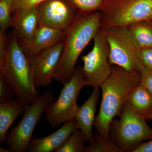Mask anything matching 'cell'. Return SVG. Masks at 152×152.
I'll return each instance as SVG.
<instances>
[{"instance_id":"cell-1","label":"cell","mask_w":152,"mask_h":152,"mask_svg":"<svg viewBox=\"0 0 152 152\" xmlns=\"http://www.w3.org/2000/svg\"><path fill=\"white\" fill-rule=\"evenodd\" d=\"M110 75L101 85L102 101L94 127L102 137L110 140V130L114 118L120 117L129 94L140 84L139 71H128L117 65L112 66Z\"/></svg>"},{"instance_id":"cell-2","label":"cell","mask_w":152,"mask_h":152,"mask_svg":"<svg viewBox=\"0 0 152 152\" xmlns=\"http://www.w3.org/2000/svg\"><path fill=\"white\" fill-rule=\"evenodd\" d=\"M101 28L100 11L90 13L78 12L65 32L62 53L54 80L63 85L71 80L79 56Z\"/></svg>"},{"instance_id":"cell-3","label":"cell","mask_w":152,"mask_h":152,"mask_svg":"<svg viewBox=\"0 0 152 152\" xmlns=\"http://www.w3.org/2000/svg\"><path fill=\"white\" fill-rule=\"evenodd\" d=\"M0 74L10 86L14 96L26 107L39 96L34 84L31 58L20 45L13 31L8 35L7 56L0 65Z\"/></svg>"},{"instance_id":"cell-4","label":"cell","mask_w":152,"mask_h":152,"mask_svg":"<svg viewBox=\"0 0 152 152\" xmlns=\"http://www.w3.org/2000/svg\"><path fill=\"white\" fill-rule=\"evenodd\" d=\"M120 117L112 122L110 134L112 141L122 152H132L144 141L152 140V128L147 120L126 103Z\"/></svg>"},{"instance_id":"cell-5","label":"cell","mask_w":152,"mask_h":152,"mask_svg":"<svg viewBox=\"0 0 152 152\" xmlns=\"http://www.w3.org/2000/svg\"><path fill=\"white\" fill-rule=\"evenodd\" d=\"M54 101L53 93L47 91L26 108L20 122L7 135L5 142L10 152L27 151L33 137L34 130Z\"/></svg>"},{"instance_id":"cell-6","label":"cell","mask_w":152,"mask_h":152,"mask_svg":"<svg viewBox=\"0 0 152 152\" xmlns=\"http://www.w3.org/2000/svg\"><path fill=\"white\" fill-rule=\"evenodd\" d=\"M101 28L152 20V0H108L100 11Z\"/></svg>"},{"instance_id":"cell-7","label":"cell","mask_w":152,"mask_h":152,"mask_svg":"<svg viewBox=\"0 0 152 152\" xmlns=\"http://www.w3.org/2000/svg\"><path fill=\"white\" fill-rule=\"evenodd\" d=\"M86 86L82 67L77 66L72 78L64 85L57 100L50 104L45 113V119L51 127H57L75 118L80 107L77 104L78 96Z\"/></svg>"},{"instance_id":"cell-8","label":"cell","mask_w":152,"mask_h":152,"mask_svg":"<svg viewBox=\"0 0 152 152\" xmlns=\"http://www.w3.org/2000/svg\"><path fill=\"white\" fill-rule=\"evenodd\" d=\"M103 30L110 49V64L130 72L139 71L141 63L137 53L140 48L128 27H113Z\"/></svg>"},{"instance_id":"cell-9","label":"cell","mask_w":152,"mask_h":152,"mask_svg":"<svg viewBox=\"0 0 152 152\" xmlns=\"http://www.w3.org/2000/svg\"><path fill=\"white\" fill-rule=\"evenodd\" d=\"M92 49L82 57V67L86 86L100 88L112 73L113 67L109 61V46L104 31L101 28L94 38Z\"/></svg>"},{"instance_id":"cell-10","label":"cell","mask_w":152,"mask_h":152,"mask_svg":"<svg viewBox=\"0 0 152 152\" xmlns=\"http://www.w3.org/2000/svg\"><path fill=\"white\" fill-rule=\"evenodd\" d=\"M39 26L66 31L78 12L68 0H46L37 7Z\"/></svg>"},{"instance_id":"cell-11","label":"cell","mask_w":152,"mask_h":152,"mask_svg":"<svg viewBox=\"0 0 152 152\" xmlns=\"http://www.w3.org/2000/svg\"><path fill=\"white\" fill-rule=\"evenodd\" d=\"M63 49V40L31 58L36 88L48 87L56 75Z\"/></svg>"},{"instance_id":"cell-12","label":"cell","mask_w":152,"mask_h":152,"mask_svg":"<svg viewBox=\"0 0 152 152\" xmlns=\"http://www.w3.org/2000/svg\"><path fill=\"white\" fill-rule=\"evenodd\" d=\"M11 26L20 45L28 54L39 26L37 7L19 9L12 13Z\"/></svg>"},{"instance_id":"cell-13","label":"cell","mask_w":152,"mask_h":152,"mask_svg":"<svg viewBox=\"0 0 152 152\" xmlns=\"http://www.w3.org/2000/svg\"><path fill=\"white\" fill-rule=\"evenodd\" d=\"M77 129L76 120L73 119L63 124L62 126L49 135L41 138L33 137L27 152H55Z\"/></svg>"},{"instance_id":"cell-14","label":"cell","mask_w":152,"mask_h":152,"mask_svg":"<svg viewBox=\"0 0 152 152\" xmlns=\"http://www.w3.org/2000/svg\"><path fill=\"white\" fill-rule=\"evenodd\" d=\"M91 94L81 107L75 119L77 128L83 135L86 141H91L94 138L92 132L95 119L96 109L100 95V88H93Z\"/></svg>"},{"instance_id":"cell-15","label":"cell","mask_w":152,"mask_h":152,"mask_svg":"<svg viewBox=\"0 0 152 152\" xmlns=\"http://www.w3.org/2000/svg\"><path fill=\"white\" fill-rule=\"evenodd\" d=\"M65 31L45 26H39L30 45L28 54L30 58L64 39Z\"/></svg>"},{"instance_id":"cell-16","label":"cell","mask_w":152,"mask_h":152,"mask_svg":"<svg viewBox=\"0 0 152 152\" xmlns=\"http://www.w3.org/2000/svg\"><path fill=\"white\" fill-rule=\"evenodd\" d=\"M26 107L18 99L0 103V143L5 142L9 129L24 113Z\"/></svg>"},{"instance_id":"cell-17","label":"cell","mask_w":152,"mask_h":152,"mask_svg":"<svg viewBox=\"0 0 152 152\" xmlns=\"http://www.w3.org/2000/svg\"><path fill=\"white\" fill-rule=\"evenodd\" d=\"M126 103L144 117L152 108V95L145 87L139 85L129 94Z\"/></svg>"},{"instance_id":"cell-18","label":"cell","mask_w":152,"mask_h":152,"mask_svg":"<svg viewBox=\"0 0 152 152\" xmlns=\"http://www.w3.org/2000/svg\"><path fill=\"white\" fill-rule=\"evenodd\" d=\"M128 27L140 48H152V26L149 22H138Z\"/></svg>"},{"instance_id":"cell-19","label":"cell","mask_w":152,"mask_h":152,"mask_svg":"<svg viewBox=\"0 0 152 152\" xmlns=\"http://www.w3.org/2000/svg\"><path fill=\"white\" fill-rule=\"evenodd\" d=\"M86 141L82 132L77 129L64 144L55 152H87Z\"/></svg>"},{"instance_id":"cell-20","label":"cell","mask_w":152,"mask_h":152,"mask_svg":"<svg viewBox=\"0 0 152 152\" xmlns=\"http://www.w3.org/2000/svg\"><path fill=\"white\" fill-rule=\"evenodd\" d=\"M86 148L87 152H122L111 139L102 137L96 131L94 138Z\"/></svg>"},{"instance_id":"cell-21","label":"cell","mask_w":152,"mask_h":152,"mask_svg":"<svg viewBox=\"0 0 152 152\" xmlns=\"http://www.w3.org/2000/svg\"><path fill=\"white\" fill-rule=\"evenodd\" d=\"M108 0H68L82 13H90L100 11Z\"/></svg>"},{"instance_id":"cell-22","label":"cell","mask_w":152,"mask_h":152,"mask_svg":"<svg viewBox=\"0 0 152 152\" xmlns=\"http://www.w3.org/2000/svg\"><path fill=\"white\" fill-rule=\"evenodd\" d=\"M14 0H0V32L6 33L11 26V9Z\"/></svg>"},{"instance_id":"cell-23","label":"cell","mask_w":152,"mask_h":152,"mask_svg":"<svg viewBox=\"0 0 152 152\" xmlns=\"http://www.w3.org/2000/svg\"><path fill=\"white\" fill-rule=\"evenodd\" d=\"M13 92L12 88L2 75L0 74V103L12 100Z\"/></svg>"},{"instance_id":"cell-24","label":"cell","mask_w":152,"mask_h":152,"mask_svg":"<svg viewBox=\"0 0 152 152\" xmlns=\"http://www.w3.org/2000/svg\"><path fill=\"white\" fill-rule=\"evenodd\" d=\"M139 71L140 74V85L145 87L152 95V70L147 69L141 64Z\"/></svg>"},{"instance_id":"cell-25","label":"cell","mask_w":152,"mask_h":152,"mask_svg":"<svg viewBox=\"0 0 152 152\" xmlns=\"http://www.w3.org/2000/svg\"><path fill=\"white\" fill-rule=\"evenodd\" d=\"M137 57L139 61L144 67L152 70V48L139 49Z\"/></svg>"},{"instance_id":"cell-26","label":"cell","mask_w":152,"mask_h":152,"mask_svg":"<svg viewBox=\"0 0 152 152\" xmlns=\"http://www.w3.org/2000/svg\"><path fill=\"white\" fill-rule=\"evenodd\" d=\"M46 0H14L12 5L11 12L21 9L37 7Z\"/></svg>"},{"instance_id":"cell-27","label":"cell","mask_w":152,"mask_h":152,"mask_svg":"<svg viewBox=\"0 0 152 152\" xmlns=\"http://www.w3.org/2000/svg\"><path fill=\"white\" fill-rule=\"evenodd\" d=\"M8 36L6 33L0 32V65L2 64L7 51Z\"/></svg>"},{"instance_id":"cell-28","label":"cell","mask_w":152,"mask_h":152,"mask_svg":"<svg viewBox=\"0 0 152 152\" xmlns=\"http://www.w3.org/2000/svg\"><path fill=\"white\" fill-rule=\"evenodd\" d=\"M132 152H152V140L141 143Z\"/></svg>"},{"instance_id":"cell-29","label":"cell","mask_w":152,"mask_h":152,"mask_svg":"<svg viewBox=\"0 0 152 152\" xmlns=\"http://www.w3.org/2000/svg\"><path fill=\"white\" fill-rule=\"evenodd\" d=\"M145 118L147 121V120H152V108L150 110V111L146 115Z\"/></svg>"},{"instance_id":"cell-30","label":"cell","mask_w":152,"mask_h":152,"mask_svg":"<svg viewBox=\"0 0 152 152\" xmlns=\"http://www.w3.org/2000/svg\"><path fill=\"white\" fill-rule=\"evenodd\" d=\"M0 152H10L9 151L8 149H4L2 147H0Z\"/></svg>"},{"instance_id":"cell-31","label":"cell","mask_w":152,"mask_h":152,"mask_svg":"<svg viewBox=\"0 0 152 152\" xmlns=\"http://www.w3.org/2000/svg\"><path fill=\"white\" fill-rule=\"evenodd\" d=\"M149 22L150 23H151V25L152 26V20L150 21H149Z\"/></svg>"}]
</instances>
